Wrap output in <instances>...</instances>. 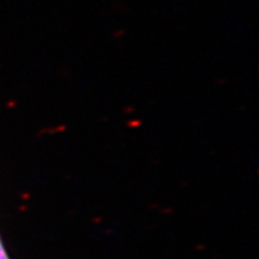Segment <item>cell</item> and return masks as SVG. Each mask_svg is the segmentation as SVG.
Returning <instances> with one entry per match:
<instances>
[{"mask_svg":"<svg viewBox=\"0 0 259 259\" xmlns=\"http://www.w3.org/2000/svg\"><path fill=\"white\" fill-rule=\"evenodd\" d=\"M0 259H9L8 254H6V251H5L4 245H3L2 239H0Z\"/></svg>","mask_w":259,"mask_h":259,"instance_id":"1","label":"cell"},{"mask_svg":"<svg viewBox=\"0 0 259 259\" xmlns=\"http://www.w3.org/2000/svg\"><path fill=\"white\" fill-rule=\"evenodd\" d=\"M125 34H126L125 29H119V30H115L114 32H113V37H114V38H120L121 36H124Z\"/></svg>","mask_w":259,"mask_h":259,"instance_id":"2","label":"cell"}]
</instances>
